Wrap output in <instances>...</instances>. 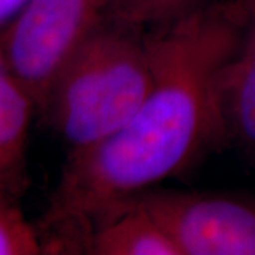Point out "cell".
I'll list each match as a JSON object with an SVG mask.
<instances>
[{
  "label": "cell",
  "instance_id": "52a82bcc",
  "mask_svg": "<svg viewBox=\"0 0 255 255\" xmlns=\"http://www.w3.org/2000/svg\"><path fill=\"white\" fill-rule=\"evenodd\" d=\"M227 137L255 160V1L243 40L223 81Z\"/></svg>",
  "mask_w": 255,
  "mask_h": 255
},
{
  "label": "cell",
  "instance_id": "7a4b0ae2",
  "mask_svg": "<svg viewBox=\"0 0 255 255\" xmlns=\"http://www.w3.org/2000/svg\"><path fill=\"white\" fill-rule=\"evenodd\" d=\"M153 78L149 31L105 18L58 78L44 114L68 153L80 152L124 127Z\"/></svg>",
  "mask_w": 255,
  "mask_h": 255
},
{
  "label": "cell",
  "instance_id": "30bf717a",
  "mask_svg": "<svg viewBox=\"0 0 255 255\" xmlns=\"http://www.w3.org/2000/svg\"><path fill=\"white\" fill-rule=\"evenodd\" d=\"M28 0H0V30L14 17Z\"/></svg>",
  "mask_w": 255,
  "mask_h": 255
},
{
  "label": "cell",
  "instance_id": "ba28073f",
  "mask_svg": "<svg viewBox=\"0 0 255 255\" xmlns=\"http://www.w3.org/2000/svg\"><path fill=\"white\" fill-rule=\"evenodd\" d=\"M201 4L203 0H107V18L130 27L153 30Z\"/></svg>",
  "mask_w": 255,
  "mask_h": 255
},
{
  "label": "cell",
  "instance_id": "9c48e42d",
  "mask_svg": "<svg viewBox=\"0 0 255 255\" xmlns=\"http://www.w3.org/2000/svg\"><path fill=\"white\" fill-rule=\"evenodd\" d=\"M43 253L40 233L26 220L18 207V200L0 193V255Z\"/></svg>",
  "mask_w": 255,
  "mask_h": 255
},
{
  "label": "cell",
  "instance_id": "277c9868",
  "mask_svg": "<svg viewBox=\"0 0 255 255\" xmlns=\"http://www.w3.org/2000/svg\"><path fill=\"white\" fill-rule=\"evenodd\" d=\"M130 200L155 217L180 255H255L253 199L155 187Z\"/></svg>",
  "mask_w": 255,
  "mask_h": 255
},
{
  "label": "cell",
  "instance_id": "8992f818",
  "mask_svg": "<svg viewBox=\"0 0 255 255\" xmlns=\"http://www.w3.org/2000/svg\"><path fill=\"white\" fill-rule=\"evenodd\" d=\"M82 250L92 255H180L155 217L132 200L97 220Z\"/></svg>",
  "mask_w": 255,
  "mask_h": 255
},
{
  "label": "cell",
  "instance_id": "6da1fadb",
  "mask_svg": "<svg viewBox=\"0 0 255 255\" xmlns=\"http://www.w3.org/2000/svg\"><path fill=\"white\" fill-rule=\"evenodd\" d=\"M254 1L201 4L149 31L153 85L119 130L68 153L43 227L37 228L44 253L82 248L104 214L183 173L228 139L223 81Z\"/></svg>",
  "mask_w": 255,
  "mask_h": 255
},
{
  "label": "cell",
  "instance_id": "5b68a950",
  "mask_svg": "<svg viewBox=\"0 0 255 255\" xmlns=\"http://www.w3.org/2000/svg\"><path fill=\"white\" fill-rule=\"evenodd\" d=\"M36 110L0 51V193L16 200L28 186L27 140Z\"/></svg>",
  "mask_w": 255,
  "mask_h": 255
},
{
  "label": "cell",
  "instance_id": "3957f363",
  "mask_svg": "<svg viewBox=\"0 0 255 255\" xmlns=\"http://www.w3.org/2000/svg\"><path fill=\"white\" fill-rule=\"evenodd\" d=\"M105 18L107 0H28L0 30V51L37 111Z\"/></svg>",
  "mask_w": 255,
  "mask_h": 255
}]
</instances>
